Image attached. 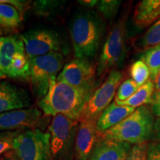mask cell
<instances>
[{
  "label": "cell",
  "mask_w": 160,
  "mask_h": 160,
  "mask_svg": "<svg viewBox=\"0 0 160 160\" xmlns=\"http://www.w3.org/2000/svg\"><path fill=\"white\" fill-rule=\"evenodd\" d=\"M24 50L23 41L17 35L0 37V78L8 77L13 58Z\"/></svg>",
  "instance_id": "15"
},
{
  "label": "cell",
  "mask_w": 160,
  "mask_h": 160,
  "mask_svg": "<svg viewBox=\"0 0 160 160\" xmlns=\"http://www.w3.org/2000/svg\"><path fill=\"white\" fill-rule=\"evenodd\" d=\"M139 88V85L132 79H126L118 88L115 99L120 102L125 101L134 94Z\"/></svg>",
  "instance_id": "24"
},
{
  "label": "cell",
  "mask_w": 160,
  "mask_h": 160,
  "mask_svg": "<svg viewBox=\"0 0 160 160\" xmlns=\"http://www.w3.org/2000/svg\"><path fill=\"white\" fill-rule=\"evenodd\" d=\"M154 122L151 106L143 105L136 108L131 115L100 136L131 145L145 143L151 139Z\"/></svg>",
  "instance_id": "3"
},
{
  "label": "cell",
  "mask_w": 160,
  "mask_h": 160,
  "mask_svg": "<svg viewBox=\"0 0 160 160\" xmlns=\"http://www.w3.org/2000/svg\"><path fill=\"white\" fill-rule=\"evenodd\" d=\"M154 86H155V88L157 91V92H159L160 93V73L159 76H158V78H157V82H156V83L154 84Z\"/></svg>",
  "instance_id": "33"
},
{
  "label": "cell",
  "mask_w": 160,
  "mask_h": 160,
  "mask_svg": "<svg viewBox=\"0 0 160 160\" xmlns=\"http://www.w3.org/2000/svg\"><path fill=\"white\" fill-rule=\"evenodd\" d=\"M104 25L94 12L77 13L70 24V34L76 58L89 59L97 53L102 38Z\"/></svg>",
  "instance_id": "2"
},
{
  "label": "cell",
  "mask_w": 160,
  "mask_h": 160,
  "mask_svg": "<svg viewBox=\"0 0 160 160\" xmlns=\"http://www.w3.org/2000/svg\"><path fill=\"white\" fill-rule=\"evenodd\" d=\"M0 35H1V31H0Z\"/></svg>",
  "instance_id": "36"
},
{
  "label": "cell",
  "mask_w": 160,
  "mask_h": 160,
  "mask_svg": "<svg viewBox=\"0 0 160 160\" xmlns=\"http://www.w3.org/2000/svg\"><path fill=\"white\" fill-rule=\"evenodd\" d=\"M141 60H142L148 68L151 73L150 79L155 84L160 73V44L147 50L141 56Z\"/></svg>",
  "instance_id": "21"
},
{
  "label": "cell",
  "mask_w": 160,
  "mask_h": 160,
  "mask_svg": "<svg viewBox=\"0 0 160 160\" xmlns=\"http://www.w3.org/2000/svg\"><path fill=\"white\" fill-rule=\"evenodd\" d=\"M29 59L41 57L61 49V38L53 30L37 28L30 30L20 36Z\"/></svg>",
  "instance_id": "9"
},
{
  "label": "cell",
  "mask_w": 160,
  "mask_h": 160,
  "mask_svg": "<svg viewBox=\"0 0 160 160\" xmlns=\"http://www.w3.org/2000/svg\"><path fill=\"white\" fill-rule=\"evenodd\" d=\"M4 160H19L17 157H13V156H11V157H7Z\"/></svg>",
  "instance_id": "35"
},
{
  "label": "cell",
  "mask_w": 160,
  "mask_h": 160,
  "mask_svg": "<svg viewBox=\"0 0 160 160\" xmlns=\"http://www.w3.org/2000/svg\"><path fill=\"white\" fill-rule=\"evenodd\" d=\"M57 80L77 88L95 90V68L89 59L76 58L64 66Z\"/></svg>",
  "instance_id": "10"
},
{
  "label": "cell",
  "mask_w": 160,
  "mask_h": 160,
  "mask_svg": "<svg viewBox=\"0 0 160 160\" xmlns=\"http://www.w3.org/2000/svg\"><path fill=\"white\" fill-rule=\"evenodd\" d=\"M130 74L132 79L139 85V87H141L149 81V78L151 77L148 68L141 59L137 60L132 64L130 68Z\"/></svg>",
  "instance_id": "23"
},
{
  "label": "cell",
  "mask_w": 160,
  "mask_h": 160,
  "mask_svg": "<svg viewBox=\"0 0 160 160\" xmlns=\"http://www.w3.org/2000/svg\"><path fill=\"white\" fill-rule=\"evenodd\" d=\"M98 2L99 1L97 0H82V1H79L78 2L87 8H93L97 7Z\"/></svg>",
  "instance_id": "32"
},
{
  "label": "cell",
  "mask_w": 160,
  "mask_h": 160,
  "mask_svg": "<svg viewBox=\"0 0 160 160\" xmlns=\"http://www.w3.org/2000/svg\"><path fill=\"white\" fill-rule=\"evenodd\" d=\"M151 140L153 142H160V117H158L155 119Z\"/></svg>",
  "instance_id": "31"
},
{
  "label": "cell",
  "mask_w": 160,
  "mask_h": 160,
  "mask_svg": "<svg viewBox=\"0 0 160 160\" xmlns=\"http://www.w3.org/2000/svg\"><path fill=\"white\" fill-rule=\"evenodd\" d=\"M63 61L62 55L59 52L30 59L28 80L38 97L42 99L47 94L50 81L52 78L57 77V74L62 68Z\"/></svg>",
  "instance_id": "6"
},
{
  "label": "cell",
  "mask_w": 160,
  "mask_h": 160,
  "mask_svg": "<svg viewBox=\"0 0 160 160\" xmlns=\"http://www.w3.org/2000/svg\"><path fill=\"white\" fill-rule=\"evenodd\" d=\"M122 1L118 0H101L98 2L97 8L106 19H111L117 13Z\"/></svg>",
  "instance_id": "25"
},
{
  "label": "cell",
  "mask_w": 160,
  "mask_h": 160,
  "mask_svg": "<svg viewBox=\"0 0 160 160\" xmlns=\"http://www.w3.org/2000/svg\"><path fill=\"white\" fill-rule=\"evenodd\" d=\"M95 90L80 89L52 78L48 93L39 102L44 113L48 116L62 114L80 121L85 107Z\"/></svg>",
  "instance_id": "1"
},
{
  "label": "cell",
  "mask_w": 160,
  "mask_h": 160,
  "mask_svg": "<svg viewBox=\"0 0 160 160\" xmlns=\"http://www.w3.org/2000/svg\"><path fill=\"white\" fill-rule=\"evenodd\" d=\"M132 145L102 137L99 134L89 160H125Z\"/></svg>",
  "instance_id": "14"
},
{
  "label": "cell",
  "mask_w": 160,
  "mask_h": 160,
  "mask_svg": "<svg viewBox=\"0 0 160 160\" xmlns=\"http://www.w3.org/2000/svg\"><path fill=\"white\" fill-rule=\"evenodd\" d=\"M21 22V17L13 5L0 1V26L8 28H17Z\"/></svg>",
  "instance_id": "20"
},
{
  "label": "cell",
  "mask_w": 160,
  "mask_h": 160,
  "mask_svg": "<svg viewBox=\"0 0 160 160\" xmlns=\"http://www.w3.org/2000/svg\"><path fill=\"white\" fill-rule=\"evenodd\" d=\"M34 11L39 16H48L59 8L58 1H37L34 2Z\"/></svg>",
  "instance_id": "26"
},
{
  "label": "cell",
  "mask_w": 160,
  "mask_h": 160,
  "mask_svg": "<svg viewBox=\"0 0 160 160\" xmlns=\"http://www.w3.org/2000/svg\"><path fill=\"white\" fill-rule=\"evenodd\" d=\"M62 114L54 116L48 127L51 136V157L55 160H68L71 159L79 124Z\"/></svg>",
  "instance_id": "4"
},
{
  "label": "cell",
  "mask_w": 160,
  "mask_h": 160,
  "mask_svg": "<svg viewBox=\"0 0 160 160\" xmlns=\"http://www.w3.org/2000/svg\"><path fill=\"white\" fill-rule=\"evenodd\" d=\"M41 115V111L33 107L0 113V133L34 129Z\"/></svg>",
  "instance_id": "11"
},
{
  "label": "cell",
  "mask_w": 160,
  "mask_h": 160,
  "mask_svg": "<svg viewBox=\"0 0 160 160\" xmlns=\"http://www.w3.org/2000/svg\"><path fill=\"white\" fill-rule=\"evenodd\" d=\"M51 136L34 128L20 131L13 139V151L19 160H49Z\"/></svg>",
  "instance_id": "5"
},
{
  "label": "cell",
  "mask_w": 160,
  "mask_h": 160,
  "mask_svg": "<svg viewBox=\"0 0 160 160\" xmlns=\"http://www.w3.org/2000/svg\"><path fill=\"white\" fill-rule=\"evenodd\" d=\"M10 132L11 131H8V132H2V133H0V139H2V138L7 137L8 135L9 134Z\"/></svg>",
  "instance_id": "34"
},
{
  "label": "cell",
  "mask_w": 160,
  "mask_h": 160,
  "mask_svg": "<svg viewBox=\"0 0 160 160\" xmlns=\"http://www.w3.org/2000/svg\"><path fill=\"white\" fill-rule=\"evenodd\" d=\"M151 111L154 117H160V93L156 91L153 96V102L151 105Z\"/></svg>",
  "instance_id": "30"
},
{
  "label": "cell",
  "mask_w": 160,
  "mask_h": 160,
  "mask_svg": "<svg viewBox=\"0 0 160 160\" xmlns=\"http://www.w3.org/2000/svg\"><path fill=\"white\" fill-rule=\"evenodd\" d=\"M160 18V0H142L136 7L133 22L139 28H145Z\"/></svg>",
  "instance_id": "17"
},
{
  "label": "cell",
  "mask_w": 160,
  "mask_h": 160,
  "mask_svg": "<svg viewBox=\"0 0 160 160\" xmlns=\"http://www.w3.org/2000/svg\"><path fill=\"white\" fill-rule=\"evenodd\" d=\"M148 160H160V142L151 141L148 143Z\"/></svg>",
  "instance_id": "29"
},
{
  "label": "cell",
  "mask_w": 160,
  "mask_h": 160,
  "mask_svg": "<svg viewBox=\"0 0 160 160\" xmlns=\"http://www.w3.org/2000/svg\"><path fill=\"white\" fill-rule=\"evenodd\" d=\"M125 25L123 21L117 23L108 36L99 59L97 76H102L122 61L126 48Z\"/></svg>",
  "instance_id": "8"
},
{
  "label": "cell",
  "mask_w": 160,
  "mask_h": 160,
  "mask_svg": "<svg viewBox=\"0 0 160 160\" xmlns=\"http://www.w3.org/2000/svg\"><path fill=\"white\" fill-rule=\"evenodd\" d=\"M31 99L25 89L0 80V113L30 108Z\"/></svg>",
  "instance_id": "13"
},
{
  "label": "cell",
  "mask_w": 160,
  "mask_h": 160,
  "mask_svg": "<svg viewBox=\"0 0 160 160\" xmlns=\"http://www.w3.org/2000/svg\"><path fill=\"white\" fill-rule=\"evenodd\" d=\"M135 109L128 106L118 105L115 101L112 102L97 119V128L99 134H102L106 131L117 125L131 115Z\"/></svg>",
  "instance_id": "16"
},
{
  "label": "cell",
  "mask_w": 160,
  "mask_h": 160,
  "mask_svg": "<svg viewBox=\"0 0 160 160\" xmlns=\"http://www.w3.org/2000/svg\"><path fill=\"white\" fill-rule=\"evenodd\" d=\"M122 77V73L117 70L110 72L105 82L93 91L86 104L81 119L87 118L97 120L102 113L111 105Z\"/></svg>",
  "instance_id": "7"
},
{
  "label": "cell",
  "mask_w": 160,
  "mask_h": 160,
  "mask_svg": "<svg viewBox=\"0 0 160 160\" xmlns=\"http://www.w3.org/2000/svg\"><path fill=\"white\" fill-rule=\"evenodd\" d=\"M30 74V59L25 50L19 52L13 58L10 68L8 78L28 79Z\"/></svg>",
  "instance_id": "19"
},
{
  "label": "cell",
  "mask_w": 160,
  "mask_h": 160,
  "mask_svg": "<svg viewBox=\"0 0 160 160\" xmlns=\"http://www.w3.org/2000/svg\"><path fill=\"white\" fill-rule=\"evenodd\" d=\"M160 44V18L145 32L139 40L138 45L141 49L148 50Z\"/></svg>",
  "instance_id": "22"
},
{
  "label": "cell",
  "mask_w": 160,
  "mask_h": 160,
  "mask_svg": "<svg viewBox=\"0 0 160 160\" xmlns=\"http://www.w3.org/2000/svg\"><path fill=\"white\" fill-rule=\"evenodd\" d=\"M20 131H11L7 137L0 139V156L5 152L13 150V139Z\"/></svg>",
  "instance_id": "28"
},
{
  "label": "cell",
  "mask_w": 160,
  "mask_h": 160,
  "mask_svg": "<svg viewBox=\"0 0 160 160\" xmlns=\"http://www.w3.org/2000/svg\"><path fill=\"white\" fill-rule=\"evenodd\" d=\"M125 160H148V142L132 145Z\"/></svg>",
  "instance_id": "27"
},
{
  "label": "cell",
  "mask_w": 160,
  "mask_h": 160,
  "mask_svg": "<svg viewBox=\"0 0 160 160\" xmlns=\"http://www.w3.org/2000/svg\"><path fill=\"white\" fill-rule=\"evenodd\" d=\"M97 120L82 118L75 140L77 160H89L99 137L97 128Z\"/></svg>",
  "instance_id": "12"
},
{
  "label": "cell",
  "mask_w": 160,
  "mask_h": 160,
  "mask_svg": "<svg viewBox=\"0 0 160 160\" xmlns=\"http://www.w3.org/2000/svg\"><path fill=\"white\" fill-rule=\"evenodd\" d=\"M155 86L151 80L139 88L138 91L125 101L120 102L115 99V102L119 105L128 106V107L137 108L146 105H151L153 102V96L154 93Z\"/></svg>",
  "instance_id": "18"
}]
</instances>
